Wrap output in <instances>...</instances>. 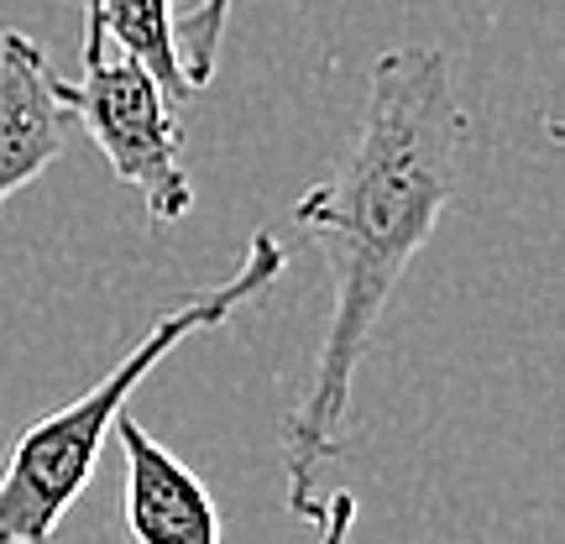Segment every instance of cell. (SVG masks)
Listing matches in <instances>:
<instances>
[{
  "label": "cell",
  "instance_id": "obj_1",
  "mask_svg": "<svg viewBox=\"0 0 565 544\" xmlns=\"http://www.w3.org/2000/svg\"><path fill=\"white\" fill-rule=\"evenodd\" d=\"M466 110L456 100L445 47H387L366 74V105L356 141L335 179L315 183L294 221L320 242L335 303L324 324L315 377L303 404L282 419L288 513L320 524V471L345 456L351 383L366 341L398 294L408 263L435 236L445 204L461 183Z\"/></svg>",
  "mask_w": 565,
  "mask_h": 544
},
{
  "label": "cell",
  "instance_id": "obj_2",
  "mask_svg": "<svg viewBox=\"0 0 565 544\" xmlns=\"http://www.w3.org/2000/svg\"><path fill=\"white\" fill-rule=\"evenodd\" d=\"M282 267H288V252L273 242V231H257L231 278L189 294L89 393H79L74 404L53 408V414H42L38 424H26L11 440V456H6V471H0V544H58V524L84 498V487L95 477V461L105 450V435L116 429L131 393L147 383V372L179 341L200 335V330H215L242 303L263 299Z\"/></svg>",
  "mask_w": 565,
  "mask_h": 544
},
{
  "label": "cell",
  "instance_id": "obj_3",
  "mask_svg": "<svg viewBox=\"0 0 565 544\" xmlns=\"http://www.w3.org/2000/svg\"><path fill=\"white\" fill-rule=\"evenodd\" d=\"M84 79L74 84V116L89 141L147 200V215L158 225L189 215L194 183L183 168V126L162 84L131 63L116 42L100 32V21L84 11Z\"/></svg>",
  "mask_w": 565,
  "mask_h": 544
},
{
  "label": "cell",
  "instance_id": "obj_4",
  "mask_svg": "<svg viewBox=\"0 0 565 544\" xmlns=\"http://www.w3.org/2000/svg\"><path fill=\"white\" fill-rule=\"evenodd\" d=\"M74 126V84L58 79L53 58L26 32L0 26V210L63 158Z\"/></svg>",
  "mask_w": 565,
  "mask_h": 544
},
{
  "label": "cell",
  "instance_id": "obj_5",
  "mask_svg": "<svg viewBox=\"0 0 565 544\" xmlns=\"http://www.w3.org/2000/svg\"><path fill=\"white\" fill-rule=\"evenodd\" d=\"M126 456V529L137 544H221V513L210 487L158 445L137 419H116L110 429Z\"/></svg>",
  "mask_w": 565,
  "mask_h": 544
},
{
  "label": "cell",
  "instance_id": "obj_6",
  "mask_svg": "<svg viewBox=\"0 0 565 544\" xmlns=\"http://www.w3.org/2000/svg\"><path fill=\"white\" fill-rule=\"evenodd\" d=\"M84 11L100 21V32L121 47L126 58L141 63V68L162 84V95L173 105L194 95L189 79H183V63H179L173 0H84Z\"/></svg>",
  "mask_w": 565,
  "mask_h": 544
},
{
  "label": "cell",
  "instance_id": "obj_7",
  "mask_svg": "<svg viewBox=\"0 0 565 544\" xmlns=\"http://www.w3.org/2000/svg\"><path fill=\"white\" fill-rule=\"evenodd\" d=\"M225 21H231V0H194L189 17L173 21V38H179V63L189 89H204L215 79V58H221V38Z\"/></svg>",
  "mask_w": 565,
  "mask_h": 544
},
{
  "label": "cell",
  "instance_id": "obj_8",
  "mask_svg": "<svg viewBox=\"0 0 565 544\" xmlns=\"http://www.w3.org/2000/svg\"><path fill=\"white\" fill-rule=\"evenodd\" d=\"M351 529H356V492H330V498H320L315 544H345Z\"/></svg>",
  "mask_w": 565,
  "mask_h": 544
}]
</instances>
